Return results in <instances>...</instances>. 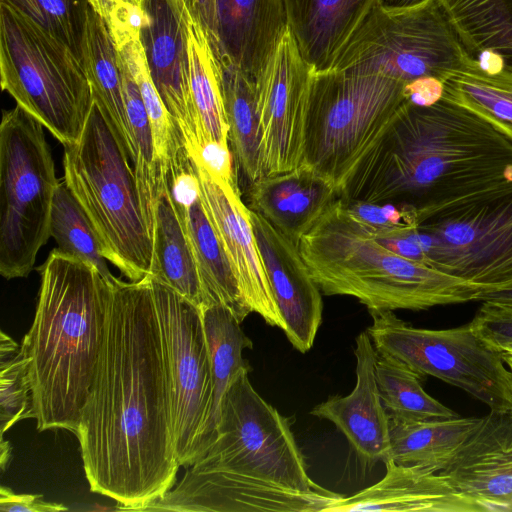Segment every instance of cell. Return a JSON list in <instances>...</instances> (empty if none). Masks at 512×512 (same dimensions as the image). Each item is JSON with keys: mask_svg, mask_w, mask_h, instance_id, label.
I'll return each instance as SVG.
<instances>
[{"mask_svg": "<svg viewBox=\"0 0 512 512\" xmlns=\"http://www.w3.org/2000/svg\"><path fill=\"white\" fill-rule=\"evenodd\" d=\"M335 187L302 163L292 171L251 183L249 209L261 214L297 246L338 198Z\"/></svg>", "mask_w": 512, "mask_h": 512, "instance_id": "cell-25", "label": "cell"}, {"mask_svg": "<svg viewBox=\"0 0 512 512\" xmlns=\"http://www.w3.org/2000/svg\"><path fill=\"white\" fill-rule=\"evenodd\" d=\"M150 277L193 304L204 302L197 263L174 203L166 175L158 177Z\"/></svg>", "mask_w": 512, "mask_h": 512, "instance_id": "cell-26", "label": "cell"}, {"mask_svg": "<svg viewBox=\"0 0 512 512\" xmlns=\"http://www.w3.org/2000/svg\"><path fill=\"white\" fill-rule=\"evenodd\" d=\"M354 353L356 385L353 391L344 397H330L315 406L311 414L331 421L363 462L385 463L390 458V419L376 379L378 353L367 330L357 336Z\"/></svg>", "mask_w": 512, "mask_h": 512, "instance_id": "cell-21", "label": "cell"}, {"mask_svg": "<svg viewBox=\"0 0 512 512\" xmlns=\"http://www.w3.org/2000/svg\"><path fill=\"white\" fill-rule=\"evenodd\" d=\"M120 66L126 115L134 147L133 171L143 217L151 237L155 221L158 182L152 130L138 85L121 57Z\"/></svg>", "mask_w": 512, "mask_h": 512, "instance_id": "cell-35", "label": "cell"}, {"mask_svg": "<svg viewBox=\"0 0 512 512\" xmlns=\"http://www.w3.org/2000/svg\"><path fill=\"white\" fill-rule=\"evenodd\" d=\"M404 90L408 102L430 106L442 98L444 82L435 77H423L405 84Z\"/></svg>", "mask_w": 512, "mask_h": 512, "instance_id": "cell-44", "label": "cell"}, {"mask_svg": "<svg viewBox=\"0 0 512 512\" xmlns=\"http://www.w3.org/2000/svg\"><path fill=\"white\" fill-rule=\"evenodd\" d=\"M298 248L325 295L357 298L368 310H425L477 301L476 286L391 251L343 208L339 197Z\"/></svg>", "mask_w": 512, "mask_h": 512, "instance_id": "cell-4", "label": "cell"}, {"mask_svg": "<svg viewBox=\"0 0 512 512\" xmlns=\"http://www.w3.org/2000/svg\"><path fill=\"white\" fill-rule=\"evenodd\" d=\"M470 322L492 350L501 355L512 350V304L484 301Z\"/></svg>", "mask_w": 512, "mask_h": 512, "instance_id": "cell-40", "label": "cell"}, {"mask_svg": "<svg viewBox=\"0 0 512 512\" xmlns=\"http://www.w3.org/2000/svg\"><path fill=\"white\" fill-rule=\"evenodd\" d=\"M343 496L300 492L272 483L187 467L182 480L144 511L325 512Z\"/></svg>", "mask_w": 512, "mask_h": 512, "instance_id": "cell-16", "label": "cell"}, {"mask_svg": "<svg viewBox=\"0 0 512 512\" xmlns=\"http://www.w3.org/2000/svg\"><path fill=\"white\" fill-rule=\"evenodd\" d=\"M140 38L157 90L180 131L190 159L200 137L189 77L188 21L185 0H143Z\"/></svg>", "mask_w": 512, "mask_h": 512, "instance_id": "cell-15", "label": "cell"}, {"mask_svg": "<svg viewBox=\"0 0 512 512\" xmlns=\"http://www.w3.org/2000/svg\"><path fill=\"white\" fill-rule=\"evenodd\" d=\"M502 358H512V350L501 355Z\"/></svg>", "mask_w": 512, "mask_h": 512, "instance_id": "cell-50", "label": "cell"}, {"mask_svg": "<svg viewBox=\"0 0 512 512\" xmlns=\"http://www.w3.org/2000/svg\"><path fill=\"white\" fill-rule=\"evenodd\" d=\"M49 230L60 251L91 264L106 280H113L92 224L65 181L59 182L54 194Z\"/></svg>", "mask_w": 512, "mask_h": 512, "instance_id": "cell-36", "label": "cell"}, {"mask_svg": "<svg viewBox=\"0 0 512 512\" xmlns=\"http://www.w3.org/2000/svg\"><path fill=\"white\" fill-rule=\"evenodd\" d=\"M477 301H489L512 304V288L497 291L481 292L477 297Z\"/></svg>", "mask_w": 512, "mask_h": 512, "instance_id": "cell-46", "label": "cell"}, {"mask_svg": "<svg viewBox=\"0 0 512 512\" xmlns=\"http://www.w3.org/2000/svg\"><path fill=\"white\" fill-rule=\"evenodd\" d=\"M63 41L83 62L89 0H0Z\"/></svg>", "mask_w": 512, "mask_h": 512, "instance_id": "cell-37", "label": "cell"}, {"mask_svg": "<svg viewBox=\"0 0 512 512\" xmlns=\"http://www.w3.org/2000/svg\"><path fill=\"white\" fill-rule=\"evenodd\" d=\"M83 65L93 100L132 162L134 147L123 97L119 52L105 21L91 6L84 39Z\"/></svg>", "mask_w": 512, "mask_h": 512, "instance_id": "cell-27", "label": "cell"}, {"mask_svg": "<svg viewBox=\"0 0 512 512\" xmlns=\"http://www.w3.org/2000/svg\"><path fill=\"white\" fill-rule=\"evenodd\" d=\"M250 217L283 331L294 348L305 353L322 322L320 289L298 246L261 214L250 209Z\"/></svg>", "mask_w": 512, "mask_h": 512, "instance_id": "cell-18", "label": "cell"}, {"mask_svg": "<svg viewBox=\"0 0 512 512\" xmlns=\"http://www.w3.org/2000/svg\"><path fill=\"white\" fill-rule=\"evenodd\" d=\"M420 1H422V0H403V3H402L401 6L414 4V3H417V2H420Z\"/></svg>", "mask_w": 512, "mask_h": 512, "instance_id": "cell-49", "label": "cell"}, {"mask_svg": "<svg viewBox=\"0 0 512 512\" xmlns=\"http://www.w3.org/2000/svg\"><path fill=\"white\" fill-rule=\"evenodd\" d=\"M403 0H379V4L384 7H398L401 6Z\"/></svg>", "mask_w": 512, "mask_h": 512, "instance_id": "cell-48", "label": "cell"}, {"mask_svg": "<svg viewBox=\"0 0 512 512\" xmlns=\"http://www.w3.org/2000/svg\"><path fill=\"white\" fill-rule=\"evenodd\" d=\"M404 88L376 72L312 71L303 163L339 193L407 101Z\"/></svg>", "mask_w": 512, "mask_h": 512, "instance_id": "cell-6", "label": "cell"}, {"mask_svg": "<svg viewBox=\"0 0 512 512\" xmlns=\"http://www.w3.org/2000/svg\"><path fill=\"white\" fill-rule=\"evenodd\" d=\"M64 148V181L88 216L104 258L130 281L150 275L152 239L134 171L94 100L81 137Z\"/></svg>", "mask_w": 512, "mask_h": 512, "instance_id": "cell-5", "label": "cell"}, {"mask_svg": "<svg viewBox=\"0 0 512 512\" xmlns=\"http://www.w3.org/2000/svg\"><path fill=\"white\" fill-rule=\"evenodd\" d=\"M219 65L232 152L252 183L264 176L256 85L232 64L219 61Z\"/></svg>", "mask_w": 512, "mask_h": 512, "instance_id": "cell-32", "label": "cell"}, {"mask_svg": "<svg viewBox=\"0 0 512 512\" xmlns=\"http://www.w3.org/2000/svg\"><path fill=\"white\" fill-rule=\"evenodd\" d=\"M242 369L222 403L214 441L189 466L256 479L300 492H327L308 475L287 418L267 403Z\"/></svg>", "mask_w": 512, "mask_h": 512, "instance_id": "cell-11", "label": "cell"}, {"mask_svg": "<svg viewBox=\"0 0 512 512\" xmlns=\"http://www.w3.org/2000/svg\"><path fill=\"white\" fill-rule=\"evenodd\" d=\"M193 18L207 34L212 49L218 56L216 0H185Z\"/></svg>", "mask_w": 512, "mask_h": 512, "instance_id": "cell-45", "label": "cell"}, {"mask_svg": "<svg viewBox=\"0 0 512 512\" xmlns=\"http://www.w3.org/2000/svg\"><path fill=\"white\" fill-rule=\"evenodd\" d=\"M190 160L205 168L214 179L239 190L234 169L235 158L228 143L206 142Z\"/></svg>", "mask_w": 512, "mask_h": 512, "instance_id": "cell-42", "label": "cell"}, {"mask_svg": "<svg viewBox=\"0 0 512 512\" xmlns=\"http://www.w3.org/2000/svg\"><path fill=\"white\" fill-rule=\"evenodd\" d=\"M0 448H1V452H0V456H1L0 465H1V470L3 472L5 470L6 464L9 462V458L11 456V446H10L9 442L4 441L3 436L1 437Z\"/></svg>", "mask_w": 512, "mask_h": 512, "instance_id": "cell-47", "label": "cell"}, {"mask_svg": "<svg viewBox=\"0 0 512 512\" xmlns=\"http://www.w3.org/2000/svg\"><path fill=\"white\" fill-rule=\"evenodd\" d=\"M311 72L288 29L256 87L264 175L303 163Z\"/></svg>", "mask_w": 512, "mask_h": 512, "instance_id": "cell-14", "label": "cell"}, {"mask_svg": "<svg viewBox=\"0 0 512 512\" xmlns=\"http://www.w3.org/2000/svg\"><path fill=\"white\" fill-rule=\"evenodd\" d=\"M0 510L3 512H59L68 508L61 503L47 502L42 495L16 494L10 488H0Z\"/></svg>", "mask_w": 512, "mask_h": 512, "instance_id": "cell-43", "label": "cell"}, {"mask_svg": "<svg viewBox=\"0 0 512 512\" xmlns=\"http://www.w3.org/2000/svg\"><path fill=\"white\" fill-rule=\"evenodd\" d=\"M339 199L345 211L376 237L406 227H418L416 212L411 207L389 202L372 203Z\"/></svg>", "mask_w": 512, "mask_h": 512, "instance_id": "cell-39", "label": "cell"}, {"mask_svg": "<svg viewBox=\"0 0 512 512\" xmlns=\"http://www.w3.org/2000/svg\"><path fill=\"white\" fill-rule=\"evenodd\" d=\"M218 56L256 87L288 30L283 0H216Z\"/></svg>", "mask_w": 512, "mask_h": 512, "instance_id": "cell-22", "label": "cell"}, {"mask_svg": "<svg viewBox=\"0 0 512 512\" xmlns=\"http://www.w3.org/2000/svg\"><path fill=\"white\" fill-rule=\"evenodd\" d=\"M367 329L379 355L393 357L425 378L458 387L490 410H512V373L500 353L477 335L471 322L448 329L408 325L391 310H368Z\"/></svg>", "mask_w": 512, "mask_h": 512, "instance_id": "cell-12", "label": "cell"}, {"mask_svg": "<svg viewBox=\"0 0 512 512\" xmlns=\"http://www.w3.org/2000/svg\"><path fill=\"white\" fill-rule=\"evenodd\" d=\"M39 272L35 317L20 345L29 362L37 430L75 434L94 380L113 280L58 248Z\"/></svg>", "mask_w": 512, "mask_h": 512, "instance_id": "cell-3", "label": "cell"}, {"mask_svg": "<svg viewBox=\"0 0 512 512\" xmlns=\"http://www.w3.org/2000/svg\"><path fill=\"white\" fill-rule=\"evenodd\" d=\"M467 53L496 56L512 66V0H439Z\"/></svg>", "mask_w": 512, "mask_h": 512, "instance_id": "cell-30", "label": "cell"}, {"mask_svg": "<svg viewBox=\"0 0 512 512\" xmlns=\"http://www.w3.org/2000/svg\"><path fill=\"white\" fill-rule=\"evenodd\" d=\"M384 464L385 475L379 482L353 496L342 497L325 512H482L441 472L418 465L398 464L391 459Z\"/></svg>", "mask_w": 512, "mask_h": 512, "instance_id": "cell-23", "label": "cell"}, {"mask_svg": "<svg viewBox=\"0 0 512 512\" xmlns=\"http://www.w3.org/2000/svg\"><path fill=\"white\" fill-rule=\"evenodd\" d=\"M151 287L168 378L174 451L179 466L187 468L200 456L212 407L201 310L158 280L151 278Z\"/></svg>", "mask_w": 512, "mask_h": 512, "instance_id": "cell-13", "label": "cell"}, {"mask_svg": "<svg viewBox=\"0 0 512 512\" xmlns=\"http://www.w3.org/2000/svg\"><path fill=\"white\" fill-rule=\"evenodd\" d=\"M200 310L212 378V407L202 442L201 456L215 439L223 399L232 381L242 369L251 371V366L243 358L242 353L244 349H251L253 343L241 329V323L226 306L217 303L202 305Z\"/></svg>", "mask_w": 512, "mask_h": 512, "instance_id": "cell-28", "label": "cell"}, {"mask_svg": "<svg viewBox=\"0 0 512 512\" xmlns=\"http://www.w3.org/2000/svg\"><path fill=\"white\" fill-rule=\"evenodd\" d=\"M1 87L63 146L81 137L93 104L83 62L63 41L0 3Z\"/></svg>", "mask_w": 512, "mask_h": 512, "instance_id": "cell-7", "label": "cell"}, {"mask_svg": "<svg viewBox=\"0 0 512 512\" xmlns=\"http://www.w3.org/2000/svg\"><path fill=\"white\" fill-rule=\"evenodd\" d=\"M44 126L20 106L0 124V273L27 277L50 237L51 207L59 181Z\"/></svg>", "mask_w": 512, "mask_h": 512, "instance_id": "cell-8", "label": "cell"}, {"mask_svg": "<svg viewBox=\"0 0 512 512\" xmlns=\"http://www.w3.org/2000/svg\"><path fill=\"white\" fill-rule=\"evenodd\" d=\"M35 418L29 362L21 349L12 358L0 361L1 437L18 421Z\"/></svg>", "mask_w": 512, "mask_h": 512, "instance_id": "cell-38", "label": "cell"}, {"mask_svg": "<svg viewBox=\"0 0 512 512\" xmlns=\"http://www.w3.org/2000/svg\"><path fill=\"white\" fill-rule=\"evenodd\" d=\"M116 47L140 90L152 130L158 177L180 169L190 158L182 135L157 90L140 35Z\"/></svg>", "mask_w": 512, "mask_h": 512, "instance_id": "cell-33", "label": "cell"}, {"mask_svg": "<svg viewBox=\"0 0 512 512\" xmlns=\"http://www.w3.org/2000/svg\"><path fill=\"white\" fill-rule=\"evenodd\" d=\"M190 91L198 120L200 147L229 142L220 80V65L209 38L190 13L188 21ZM199 151V150H198Z\"/></svg>", "mask_w": 512, "mask_h": 512, "instance_id": "cell-31", "label": "cell"}, {"mask_svg": "<svg viewBox=\"0 0 512 512\" xmlns=\"http://www.w3.org/2000/svg\"><path fill=\"white\" fill-rule=\"evenodd\" d=\"M90 490L144 511L176 484L168 378L151 278L112 281L103 342L75 433Z\"/></svg>", "mask_w": 512, "mask_h": 512, "instance_id": "cell-1", "label": "cell"}, {"mask_svg": "<svg viewBox=\"0 0 512 512\" xmlns=\"http://www.w3.org/2000/svg\"><path fill=\"white\" fill-rule=\"evenodd\" d=\"M477 62L459 41L439 0L374 7L334 69L376 72L405 84L423 77L445 82Z\"/></svg>", "mask_w": 512, "mask_h": 512, "instance_id": "cell-9", "label": "cell"}, {"mask_svg": "<svg viewBox=\"0 0 512 512\" xmlns=\"http://www.w3.org/2000/svg\"><path fill=\"white\" fill-rule=\"evenodd\" d=\"M375 372L381 400L389 418L409 422L458 416L430 396L421 385L424 378L403 362L378 354Z\"/></svg>", "mask_w": 512, "mask_h": 512, "instance_id": "cell-34", "label": "cell"}, {"mask_svg": "<svg viewBox=\"0 0 512 512\" xmlns=\"http://www.w3.org/2000/svg\"><path fill=\"white\" fill-rule=\"evenodd\" d=\"M170 191L191 245L203 289L202 305L222 304L240 323L252 312L233 266L206 211L191 160L168 175Z\"/></svg>", "mask_w": 512, "mask_h": 512, "instance_id": "cell-20", "label": "cell"}, {"mask_svg": "<svg viewBox=\"0 0 512 512\" xmlns=\"http://www.w3.org/2000/svg\"><path fill=\"white\" fill-rule=\"evenodd\" d=\"M482 512L512 511V410H490L441 471Z\"/></svg>", "mask_w": 512, "mask_h": 512, "instance_id": "cell-19", "label": "cell"}, {"mask_svg": "<svg viewBox=\"0 0 512 512\" xmlns=\"http://www.w3.org/2000/svg\"><path fill=\"white\" fill-rule=\"evenodd\" d=\"M89 4L105 21L116 46L140 35L143 0H89Z\"/></svg>", "mask_w": 512, "mask_h": 512, "instance_id": "cell-41", "label": "cell"}, {"mask_svg": "<svg viewBox=\"0 0 512 512\" xmlns=\"http://www.w3.org/2000/svg\"><path fill=\"white\" fill-rule=\"evenodd\" d=\"M512 181V141L468 108L442 97L406 101L385 134L340 189L344 201L411 207L426 213Z\"/></svg>", "mask_w": 512, "mask_h": 512, "instance_id": "cell-2", "label": "cell"}, {"mask_svg": "<svg viewBox=\"0 0 512 512\" xmlns=\"http://www.w3.org/2000/svg\"><path fill=\"white\" fill-rule=\"evenodd\" d=\"M390 419V458L441 472L479 425L481 417L456 416L427 421Z\"/></svg>", "mask_w": 512, "mask_h": 512, "instance_id": "cell-29", "label": "cell"}, {"mask_svg": "<svg viewBox=\"0 0 512 512\" xmlns=\"http://www.w3.org/2000/svg\"><path fill=\"white\" fill-rule=\"evenodd\" d=\"M192 164L204 206L230 259L247 305L267 324L283 330L284 323L258 248L250 209L241 200L240 190L214 179L201 165Z\"/></svg>", "mask_w": 512, "mask_h": 512, "instance_id": "cell-17", "label": "cell"}, {"mask_svg": "<svg viewBox=\"0 0 512 512\" xmlns=\"http://www.w3.org/2000/svg\"><path fill=\"white\" fill-rule=\"evenodd\" d=\"M288 29L314 72L333 70L379 0H283Z\"/></svg>", "mask_w": 512, "mask_h": 512, "instance_id": "cell-24", "label": "cell"}, {"mask_svg": "<svg viewBox=\"0 0 512 512\" xmlns=\"http://www.w3.org/2000/svg\"><path fill=\"white\" fill-rule=\"evenodd\" d=\"M418 228L429 266L481 292L512 288V181L443 204Z\"/></svg>", "mask_w": 512, "mask_h": 512, "instance_id": "cell-10", "label": "cell"}]
</instances>
